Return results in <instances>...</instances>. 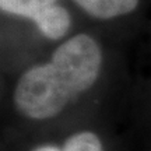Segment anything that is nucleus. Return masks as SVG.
Wrapping results in <instances>:
<instances>
[{"label":"nucleus","mask_w":151,"mask_h":151,"mask_svg":"<svg viewBox=\"0 0 151 151\" xmlns=\"http://www.w3.org/2000/svg\"><path fill=\"white\" fill-rule=\"evenodd\" d=\"M101 65L102 52L95 39L87 34L69 38L48 63L24 71L14 88V106L32 120L55 118L73 98L95 84Z\"/></svg>","instance_id":"1"},{"label":"nucleus","mask_w":151,"mask_h":151,"mask_svg":"<svg viewBox=\"0 0 151 151\" xmlns=\"http://www.w3.org/2000/svg\"><path fill=\"white\" fill-rule=\"evenodd\" d=\"M0 7L4 13L31 20L49 39L63 38L71 24L69 11L58 0H0Z\"/></svg>","instance_id":"2"},{"label":"nucleus","mask_w":151,"mask_h":151,"mask_svg":"<svg viewBox=\"0 0 151 151\" xmlns=\"http://www.w3.org/2000/svg\"><path fill=\"white\" fill-rule=\"evenodd\" d=\"M90 16L99 20H111L126 16L134 10L139 0H73Z\"/></svg>","instance_id":"3"},{"label":"nucleus","mask_w":151,"mask_h":151,"mask_svg":"<svg viewBox=\"0 0 151 151\" xmlns=\"http://www.w3.org/2000/svg\"><path fill=\"white\" fill-rule=\"evenodd\" d=\"M62 151H104V148L99 137L95 133L78 132L65 141Z\"/></svg>","instance_id":"4"}]
</instances>
